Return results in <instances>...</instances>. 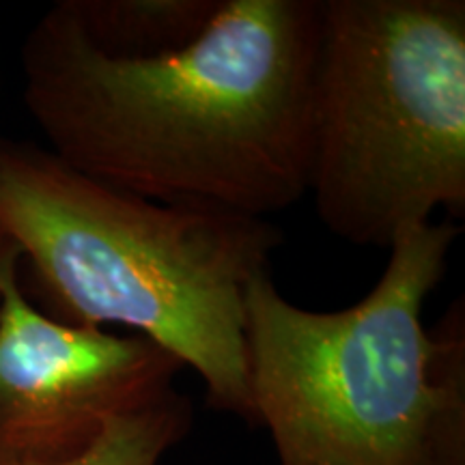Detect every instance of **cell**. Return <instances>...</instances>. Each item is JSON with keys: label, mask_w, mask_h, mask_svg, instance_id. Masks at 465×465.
<instances>
[{"label": "cell", "mask_w": 465, "mask_h": 465, "mask_svg": "<svg viewBox=\"0 0 465 465\" xmlns=\"http://www.w3.org/2000/svg\"><path fill=\"white\" fill-rule=\"evenodd\" d=\"M322 0H223L183 50L106 56L67 0L22 44L25 106L58 160L173 205L267 218L308 194Z\"/></svg>", "instance_id": "1"}, {"label": "cell", "mask_w": 465, "mask_h": 465, "mask_svg": "<svg viewBox=\"0 0 465 465\" xmlns=\"http://www.w3.org/2000/svg\"><path fill=\"white\" fill-rule=\"evenodd\" d=\"M0 240L50 317L153 341L201 377L209 407L257 427L243 300L282 246L276 224L144 199L0 136Z\"/></svg>", "instance_id": "2"}, {"label": "cell", "mask_w": 465, "mask_h": 465, "mask_svg": "<svg viewBox=\"0 0 465 465\" xmlns=\"http://www.w3.org/2000/svg\"><path fill=\"white\" fill-rule=\"evenodd\" d=\"M459 232H401L375 287L342 311L295 306L272 272L248 284V386L278 465H465L463 298L422 323Z\"/></svg>", "instance_id": "3"}, {"label": "cell", "mask_w": 465, "mask_h": 465, "mask_svg": "<svg viewBox=\"0 0 465 465\" xmlns=\"http://www.w3.org/2000/svg\"><path fill=\"white\" fill-rule=\"evenodd\" d=\"M308 194L356 246L463 218V0H322Z\"/></svg>", "instance_id": "4"}, {"label": "cell", "mask_w": 465, "mask_h": 465, "mask_svg": "<svg viewBox=\"0 0 465 465\" xmlns=\"http://www.w3.org/2000/svg\"><path fill=\"white\" fill-rule=\"evenodd\" d=\"M182 369L144 336L50 317L0 240V465L80 455L114 418L171 391Z\"/></svg>", "instance_id": "5"}, {"label": "cell", "mask_w": 465, "mask_h": 465, "mask_svg": "<svg viewBox=\"0 0 465 465\" xmlns=\"http://www.w3.org/2000/svg\"><path fill=\"white\" fill-rule=\"evenodd\" d=\"M86 39L106 56L138 61L183 50L223 0H67Z\"/></svg>", "instance_id": "6"}, {"label": "cell", "mask_w": 465, "mask_h": 465, "mask_svg": "<svg viewBox=\"0 0 465 465\" xmlns=\"http://www.w3.org/2000/svg\"><path fill=\"white\" fill-rule=\"evenodd\" d=\"M190 427V399L171 388L108 422L100 438L80 455L44 465H160L168 450L182 444Z\"/></svg>", "instance_id": "7"}]
</instances>
